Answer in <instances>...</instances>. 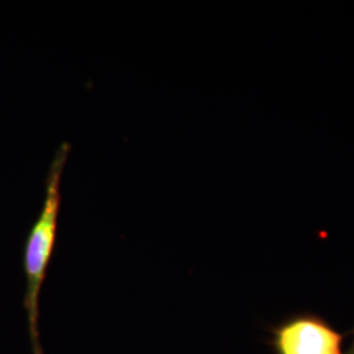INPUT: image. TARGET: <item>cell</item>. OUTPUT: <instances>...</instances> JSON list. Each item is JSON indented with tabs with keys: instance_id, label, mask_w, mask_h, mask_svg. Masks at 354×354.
<instances>
[{
	"instance_id": "3957f363",
	"label": "cell",
	"mask_w": 354,
	"mask_h": 354,
	"mask_svg": "<svg viewBox=\"0 0 354 354\" xmlns=\"http://www.w3.org/2000/svg\"><path fill=\"white\" fill-rule=\"evenodd\" d=\"M344 354H354V339L353 342H351V345H349V348L344 352Z\"/></svg>"
},
{
	"instance_id": "6da1fadb",
	"label": "cell",
	"mask_w": 354,
	"mask_h": 354,
	"mask_svg": "<svg viewBox=\"0 0 354 354\" xmlns=\"http://www.w3.org/2000/svg\"><path fill=\"white\" fill-rule=\"evenodd\" d=\"M70 143L62 142L57 149L54 158L51 160L46 185H45V198L42 203L41 213L36 222L29 231L24 251V269L26 276V306L28 317L30 323V330L35 349L38 352L37 345V317L38 297L42 282L46 276V269L50 263L51 254L54 251L58 218L62 203L61 194V180L64 175V165L70 153Z\"/></svg>"
},
{
	"instance_id": "7a4b0ae2",
	"label": "cell",
	"mask_w": 354,
	"mask_h": 354,
	"mask_svg": "<svg viewBox=\"0 0 354 354\" xmlns=\"http://www.w3.org/2000/svg\"><path fill=\"white\" fill-rule=\"evenodd\" d=\"M276 354H344L342 335L313 315L292 317L274 329Z\"/></svg>"
}]
</instances>
